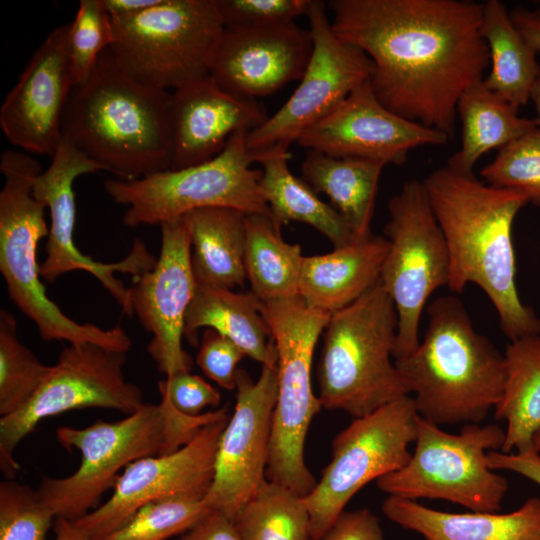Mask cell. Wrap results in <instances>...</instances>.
<instances>
[{
  "mask_svg": "<svg viewBox=\"0 0 540 540\" xmlns=\"http://www.w3.org/2000/svg\"><path fill=\"white\" fill-rule=\"evenodd\" d=\"M126 353L99 345L69 344L31 399L0 418V469L13 479L19 469L17 445L41 420L81 408L114 409L132 414L143 403L142 390L124 375Z\"/></svg>",
  "mask_w": 540,
  "mask_h": 540,
  "instance_id": "5bb4252c",
  "label": "cell"
},
{
  "mask_svg": "<svg viewBox=\"0 0 540 540\" xmlns=\"http://www.w3.org/2000/svg\"><path fill=\"white\" fill-rule=\"evenodd\" d=\"M319 540H386L378 518L369 509L343 511Z\"/></svg>",
  "mask_w": 540,
  "mask_h": 540,
  "instance_id": "7bdbcfd3",
  "label": "cell"
},
{
  "mask_svg": "<svg viewBox=\"0 0 540 540\" xmlns=\"http://www.w3.org/2000/svg\"><path fill=\"white\" fill-rule=\"evenodd\" d=\"M160 254L154 267L136 277L129 288L132 314L152 334L147 351L166 377L190 372L192 360L182 347L185 318L197 283L191 245L183 219L160 225Z\"/></svg>",
  "mask_w": 540,
  "mask_h": 540,
  "instance_id": "d6986e66",
  "label": "cell"
},
{
  "mask_svg": "<svg viewBox=\"0 0 540 540\" xmlns=\"http://www.w3.org/2000/svg\"><path fill=\"white\" fill-rule=\"evenodd\" d=\"M518 110L489 90L483 79L468 87L457 103L461 146L448 160L452 170L472 175L483 154L501 149L538 127L536 120L519 117Z\"/></svg>",
  "mask_w": 540,
  "mask_h": 540,
  "instance_id": "4dcf8cb0",
  "label": "cell"
},
{
  "mask_svg": "<svg viewBox=\"0 0 540 540\" xmlns=\"http://www.w3.org/2000/svg\"><path fill=\"white\" fill-rule=\"evenodd\" d=\"M397 325L395 305L379 280L331 314L318 368L322 408L359 418L410 394L391 360Z\"/></svg>",
  "mask_w": 540,
  "mask_h": 540,
  "instance_id": "8992f818",
  "label": "cell"
},
{
  "mask_svg": "<svg viewBox=\"0 0 540 540\" xmlns=\"http://www.w3.org/2000/svg\"><path fill=\"white\" fill-rule=\"evenodd\" d=\"M241 540H311L303 497L266 480L234 518Z\"/></svg>",
  "mask_w": 540,
  "mask_h": 540,
  "instance_id": "836d02e7",
  "label": "cell"
},
{
  "mask_svg": "<svg viewBox=\"0 0 540 540\" xmlns=\"http://www.w3.org/2000/svg\"><path fill=\"white\" fill-rule=\"evenodd\" d=\"M480 174L488 185L520 192L540 206V128L499 149Z\"/></svg>",
  "mask_w": 540,
  "mask_h": 540,
  "instance_id": "8d00e7d4",
  "label": "cell"
},
{
  "mask_svg": "<svg viewBox=\"0 0 540 540\" xmlns=\"http://www.w3.org/2000/svg\"><path fill=\"white\" fill-rule=\"evenodd\" d=\"M245 356L232 340L212 328L202 335L196 363L203 373L226 390L236 386L237 365Z\"/></svg>",
  "mask_w": 540,
  "mask_h": 540,
  "instance_id": "60d3db41",
  "label": "cell"
},
{
  "mask_svg": "<svg viewBox=\"0 0 540 540\" xmlns=\"http://www.w3.org/2000/svg\"><path fill=\"white\" fill-rule=\"evenodd\" d=\"M114 41L113 23L102 0H81L68 30V54L75 85L89 78L100 55Z\"/></svg>",
  "mask_w": 540,
  "mask_h": 540,
  "instance_id": "74e56055",
  "label": "cell"
},
{
  "mask_svg": "<svg viewBox=\"0 0 540 540\" xmlns=\"http://www.w3.org/2000/svg\"><path fill=\"white\" fill-rule=\"evenodd\" d=\"M247 133H234L220 154L198 165L133 180H105L106 193L115 203L126 206L123 224L161 225L209 207L271 217L261 192V170L251 168L257 162V153L248 149Z\"/></svg>",
  "mask_w": 540,
  "mask_h": 540,
  "instance_id": "ba28073f",
  "label": "cell"
},
{
  "mask_svg": "<svg viewBox=\"0 0 540 540\" xmlns=\"http://www.w3.org/2000/svg\"><path fill=\"white\" fill-rule=\"evenodd\" d=\"M335 34L372 62L370 85L395 114L450 138L461 94L482 80L489 50L482 4L466 0H332Z\"/></svg>",
  "mask_w": 540,
  "mask_h": 540,
  "instance_id": "6da1fadb",
  "label": "cell"
},
{
  "mask_svg": "<svg viewBox=\"0 0 540 540\" xmlns=\"http://www.w3.org/2000/svg\"><path fill=\"white\" fill-rule=\"evenodd\" d=\"M312 49L310 30L295 22L225 27L209 75L233 95L268 96L300 80Z\"/></svg>",
  "mask_w": 540,
  "mask_h": 540,
  "instance_id": "7402d4cb",
  "label": "cell"
},
{
  "mask_svg": "<svg viewBox=\"0 0 540 540\" xmlns=\"http://www.w3.org/2000/svg\"><path fill=\"white\" fill-rule=\"evenodd\" d=\"M388 250L385 236L370 234L329 253L304 256L299 296L330 314L347 307L379 280Z\"/></svg>",
  "mask_w": 540,
  "mask_h": 540,
  "instance_id": "d4e9b609",
  "label": "cell"
},
{
  "mask_svg": "<svg viewBox=\"0 0 540 540\" xmlns=\"http://www.w3.org/2000/svg\"><path fill=\"white\" fill-rule=\"evenodd\" d=\"M511 20L528 44L540 52V9L516 6L509 12Z\"/></svg>",
  "mask_w": 540,
  "mask_h": 540,
  "instance_id": "bcb514c9",
  "label": "cell"
},
{
  "mask_svg": "<svg viewBox=\"0 0 540 540\" xmlns=\"http://www.w3.org/2000/svg\"><path fill=\"white\" fill-rule=\"evenodd\" d=\"M99 171H105L104 167L89 159L62 135L49 166L34 179V197L49 209L51 220L46 242L47 256L40 264V275L46 282L52 283L66 273L86 271L101 282L124 313L131 315L129 289L116 277V273L138 277L152 269L157 259L139 239L134 241L123 260L114 263L93 260L80 252L74 242V181L83 174Z\"/></svg>",
  "mask_w": 540,
  "mask_h": 540,
  "instance_id": "2e32d148",
  "label": "cell"
},
{
  "mask_svg": "<svg viewBox=\"0 0 540 540\" xmlns=\"http://www.w3.org/2000/svg\"><path fill=\"white\" fill-rule=\"evenodd\" d=\"M418 413L413 397L403 396L353 421L332 441L331 460L303 497L311 540H319L366 484L401 469L416 440Z\"/></svg>",
  "mask_w": 540,
  "mask_h": 540,
  "instance_id": "7c38bea8",
  "label": "cell"
},
{
  "mask_svg": "<svg viewBox=\"0 0 540 540\" xmlns=\"http://www.w3.org/2000/svg\"><path fill=\"white\" fill-rule=\"evenodd\" d=\"M159 0H102L111 19H122L137 15L157 4Z\"/></svg>",
  "mask_w": 540,
  "mask_h": 540,
  "instance_id": "7dc6e473",
  "label": "cell"
},
{
  "mask_svg": "<svg viewBox=\"0 0 540 540\" xmlns=\"http://www.w3.org/2000/svg\"><path fill=\"white\" fill-rule=\"evenodd\" d=\"M306 16L313 41L309 62L284 105L247 133L246 145L253 152L289 147L370 79L371 60L335 34L323 1L311 0Z\"/></svg>",
  "mask_w": 540,
  "mask_h": 540,
  "instance_id": "9a60e30c",
  "label": "cell"
},
{
  "mask_svg": "<svg viewBox=\"0 0 540 540\" xmlns=\"http://www.w3.org/2000/svg\"><path fill=\"white\" fill-rule=\"evenodd\" d=\"M448 135L387 109L366 81L296 141L306 150L333 157L403 164L420 146L443 145Z\"/></svg>",
  "mask_w": 540,
  "mask_h": 540,
  "instance_id": "ffe728a7",
  "label": "cell"
},
{
  "mask_svg": "<svg viewBox=\"0 0 540 540\" xmlns=\"http://www.w3.org/2000/svg\"><path fill=\"white\" fill-rule=\"evenodd\" d=\"M59 444L81 454L78 469L65 478L43 477L38 493L55 517L75 521L94 509L113 487L121 469L160 455L166 438V417L159 404L144 403L124 419L96 421L85 428L59 427Z\"/></svg>",
  "mask_w": 540,
  "mask_h": 540,
  "instance_id": "4fadbf2b",
  "label": "cell"
},
{
  "mask_svg": "<svg viewBox=\"0 0 540 540\" xmlns=\"http://www.w3.org/2000/svg\"><path fill=\"white\" fill-rule=\"evenodd\" d=\"M504 439L496 424H466L451 434L418 415L413 454L377 487L403 499H443L472 512H498L508 483L488 466L487 453L501 450Z\"/></svg>",
  "mask_w": 540,
  "mask_h": 540,
  "instance_id": "30bf717a",
  "label": "cell"
},
{
  "mask_svg": "<svg viewBox=\"0 0 540 540\" xmlns=\"http://www.w3.org/2000/svg\"><path fill=\"white\" fill-rule=\"evenodd\" d=\"M53 527L55 532L53 540H93L78 528L74 521L64 517H56Z\"/></svg>",
  "mask_w": 540,
  "mask_h": 540,
  "instance_id": "c3c4849f",
  "label": "cell"
},
{
  "mask_svg": "<svg viewBox=\"0 0 540 540\" xmlns=\"http://www.w3.org/2000/svg\"><path fill=\"white\" fill-rule=\"evenodd\" d=\"M480 35L489 50L490 71L483 78L484 85L518 110L531 99L540 78L536 51L499 0L482 4Z\"/></svg>",
  "mask_w": 540,
  "mask_h": 540,
  "instance_id": "f546056e",
  "label": "cell"
},
{
  "mask_svg": "<svg viewBox=\"0 0 540 540\" xmlns=\"http://www.w3.org/2000/svg\"><path fill=\"white\" fill-rule=\"evenodd\" d=\"M277 353V399L273 411L266 477L301 497L317 480L305 461V441L322 408L312 387L316 344L331 314L309 307L298 295L261 301Z\"/></svg>",
  "mask_w": 540,
  "mask_h": 540,
  "instance_id": "52a82bcc",
  "label": "cell"
},
{
  "mask_svg": "<svg viewBox=\"0 0 540 540\" xmlns=\"http://www.w3.org/2000/svg\"><path fill=\"white\" fill-rule=\"evenodd\" d=\"M109 47L132 79L168 91L210 73L225 29L216 0H159L149 9L111 19Z\"/></svg>",
  "mask_w": 540,
  "mask_h": 540,
  "instance_id": "9c48e42d",
  "label": "cell"
},
{
  "mask_svg": "<svg viewBox=\"0 0 540 540\" xmlns=\"http://www.w3.org/2000/svg\"><path fill=\"white\" fill-rule=\"evenodd\" d=\"M487 463L493 470L512 471L540 485V455L535 446L515 454L489 451Z\"/></svg>",
  "mask_w": 540,
  "mask_h": 540,
  "instance_id": "ee69618b",
  "label": "cell"
},
{
  "mask_svg": "<svg viewBox=\"0 0 540 540\" xmlns=\"http://www.w3.org/2000/svg\"><path fill=\"white\" fill-rule=\"evenodd\" d=\"M382 163L333 157L307 150L301 164L302 179L325 194L357 238L369 236Z\"/></svg>",
  "mask_w": 540,
  "mask_h": 540,
  "instance_id": "f1b7e54d",
  "label": "cell"
},
{
  "mask_svg": "<svg viewBox=\"0 0 540 540\" xmlns=\"http://www.w3.org/2000/svg\"><path fill=\"white\" fill-rule=\"evenodd\" d=\"M530 100H532L535 105L537 112V118L535 120L538 128H540V78L533 87Z\"/></svg>",
  "mask_w": 540,
  "mask_h": 540,
  "instance_id": "681fc988",
  "label": "cell"
},
{
  "mask_svg": "<svg viewBox=\"0 0 540 540\" xmlns=\"http://www.w3.org/2000/svg\"><path fill=\"white\" fill-rule=\"evenodd\" d=\"M235 389L234 411L221 434L213 481L204 497L210 510L232 520L267 480L277 367L262 366L256 381L238 368Z\"/></svg>",
  "mask_w": 540,
  "mask_h": 540,
  "instance_id": "e0dca14e",
  "label": "cell"
},
{
  "mask_svg": "<svg viewBox=\"0 0 540 540\" xmlns=\"http://www.w3.org/2000/svg\"><path fill=\"white\" fill-rule=\"evenodd\" d=\"M178 540H241L234 520L225 514L210 510Z\"/></svg>",
  "mask_w": 540,
  "mask_h": 540,
  "instance_id": "f6af8a7d",
  "label": "cell"
},
{
  "mask_svg": "<svg viewBox=\"0 0 540 540\" xmlns=\"http://www.w3.org/2000/svg\"><path fill=\"white\" fill-rule=\"evenodd\" d=\"M257 153L261 164L260 187L271 218L278 225L308 224L339 248L358 239L343 216L289 169L288 147L275 146Z\"/></svg>",
  "mask_w": 540,
  "mask_h": 540,
  "instance_id": "83f0119b",
  "label": "cell"
},
{
  "mask_svg": "<svg viewBox=\"0 0 540 540\" xmlns=\"http://www.w3.org/2000/svg\"><path fill=\"white\" fill-rule=\"evenodd\" d=\"M230 414L206 426L179 450L138 459L117 477L110 498L74 521L93 540H101L140 507L172 497L204 499L214 477L221 434Z\"/></svg>",
  "mask_w": 540,
  "mask_h": 540,
  "instance_id": "ac0fdd59",
  "label": "cell"
},
{
  "mask_svg": "<svg viewBox=\"0 0 540 540\" xmlns=\"http://www.w3.org/2000/svg\"><path fill=\"white\" fill-rule=\"evenodd\" d=\"M168 111L170 170L211 160L234 133L250 132L269 117L261 103L224 91L210 75L173 90Z\"/></svg>",
  "mask_w": 540,
  "mask_h": 540,
  "instance_id": "603a6c76",
  "label": "cell"
},
{
  "mask_svg": "<svg viewBox=\"0 0 540 540\" xmlns=\"http://www.w3.org/2000/svg\"><path fill=\"white\" fill-rule=\"evenodd\" d=\"M209 511L204 499L172 497L155 500L140 507L101 540H167L188 531Z\"/></svg>",
  "mask_w": 540,
  "mask_h": 540,
  "instance_id": "d590c367",
  "label": "cell"
},
{
  "mask_svg": "<svg viewBox=\"0 0 540 540\" xmlns=\"http://www.w3.org/2000/svg\"><path fill=\"white\" fill-rule=\"evenodd\" d=\"M161 396L166 397L180 412L199 415L207 407H217L221 395L217 389L198 375L178 372L159 381Z\"/></svg>",
  "mask_w": 540,
  "mask_h": 540,
  "instance_id": "b9f144b4",
  "label": "cell"
},
{
  "mask_svg": "<svg viewBox=\"0 0 540 540\" xmlns=\"http://www.w3.org/2000/svg\"><path fill=\"white\" fill-rule=\"evenodd\" d=\"M191 245L197 285L233 290L247 279L244 257L246 213L228 207L190 211L181 217Z\"/></svg>",
  "mask_w": 540,
  "mask_h": 540,
  "instance_id": "484cf974",
  "label": "cell"
},
{
  "mask_svg": "<svg viewBox=\"0 0 540 540\" xmlns=\"http://www.w3.org/2000/svg\"><path fill=\"white\" fill-rule=\"evenodd\" d=\"M427 314L423 340L395 366L420 417L438 426L478 424L501 398L505 357L474 329L457 297L436 298Z\"/></svg>",
  "mask_w": 540,
  "mask_h": 540,
  "instance_id": "277c9868",
  "label": "cell"
},
{
  "mask_svg": "<svg viewBox=\"0 0 540 540\" xmlns=\"http://www.w3.org/2000/svg\"><path fill=\"white\" fill-rule=\"evenodd\" d=\"M381 508L390 521L425 540H540L537 497L509 513L445 512L394 496H388Z\"/></svg>",
  "mask_w": 540,
  "mask_h": 540,
  "instance_id": "cb8c5ba5",
  "label": "cell"
},
{
  "mask_svg": "<svg viewBox=\"0 0 540 540\" xmlns=\"http://www.w3.org/2000/svg\"><path fill=\"white\" fill-rule=\"evenodd\" d=\"M388 211L384 236L389 250L379 281L397 313L395 360L418 347L422 311L435 290L448 286L450 259L422 181L404 183L390 199Z\"/></svg>",
  "mask_w": 540,
  "mask_h": 540,
  "instance_id": "8fae6325",
  "label": "cell"
},
{
  "mask_svg": "<svg viewBox=\"0 0 540 540\" xmlns=\"http://www.w3.org/2000/svg\"><path fill=\"white\" fill-rule=\"evenodd\" d=\"M422 183L448 248L447 287L461 293L469 283L479 286L511 341L540 335V319L522 303L515 282L512 227L519 210L529 203L527 197L447 165L430 172Z\"/></svg>",
  "mask_w": 540,
  "mask_h": 540,
  "instance_id": "7a4b0ae2",
  "label": "cell"
},
{
  "mask_svg": "<svg viewBox=\"0 0 540 540\" xmlns=\"http://www.w3.org/2000/svg\"><path fill=\"white\" fill-rule=\"evenodd\" d=\"M533 444L536 449L540 452V431L535 435Z\"/></svg>",
  "mask_w": 540,
  "mask_h": 540,
  "instance_id": "f907efd6",
  "label": "cell"
},
{
  "mask_svg": "<svg viewBox=\"0 0 540 540\" xmlns=\"http://www.w3.org/2000/svg\"><path fill=\"white\" fill-rule=\"evenodd\" d=\"M506 379L495 406V418L507 423L501 452L533 447L540 431V335L523 337L507 346Z\"/></svg>",
  "mask_w": 540,
  "mask_h": 540,
  "instance_id": "1f68e13d",
  "label": "cell"
},
{
  "mask_svg": "<svg viewBox=\"0 0 540 540\" xmlns=\"http://www.w3.org/2000/svg\"><path fill=\"white\" fill-rule=\"evenodd\" d=\"M202 327L226 336L262 366H276L275 343L261 312V300L252 292L197 285L184 330L192 345L197 343V331Z\"/></svg>",
  "mask_w": 540,
  "mask_h": 540,
  "instance_id": "4316f807",
  "label": "cell"
},
{
  "mask_svg": "<svg viewBox=\"0 0 540 540\" xmlns=\"http://www.w3.org/2000/svg\"><path fill=\"white\" fill-rule=\"evenodd\" d=\"M280 228L268 215L246 214V277L263 302L299 295L304 256L299 244L282 238Z\"/></svg>",
  "mask_w": 540,
  "mask_h": 540,
  "instance_id": "d6a6232c",
  "label": "cell"
},
{
  "mask_svg": "<svg viewBox=\"0 0 540 540\" xmlns=\"http://www.w3.org/2000/svg\"><path fill=\"white\" fill-rule=\"evenodd\" d=\"M51 366L44 365L17 336L15 317L0 310V415L8 416L34 395Z\"/></svg>",
  "mask_w": 540,
  "mask_h": 540,
  "instance_id": "e575fe53",
  "label": "cell"
},
{
  "mask_svg": "<svg viewBox=\"0 0 540 540\" xmlns=\"http://www.w3.org/2000/svg\"><path fill=\"white\" fill-rule=\"evenodd\" d=\"M311 0H216L224 27L269 26L307 14Z\"/></svg>",
  "mask_w": 540,
  "mask_h": 540,
  "instance_id": "ab89813d",
  "label": "cell"
},
{
  "mask_svg": "<svg viewBox=\"0 0 540 540\" xmlns=\"http://www.w3.org/2000/svg\"><path fill=\"white\" fill-rule=\"evenodd\" d=\"M170 92L128 76L110 49L89 78L75 85L62 118V135L121 180L171 167Z\"/></svg>",
  "mask_w": 540,
  "mask_h": 540,
  "instance_id": "3957f363",
  "label": "cell"
},
{
  "mask_svg": "<svg viewBox=\"0 0 540 540\" xmlns=\"http://www.w3.org/2000/svg\"><path fill=\"white\" fill-rule=\"evenodd\" d=\"M69 23L53 29L37 48L0 108V127L15 147L52 156L75 86L68 54Z\"/></svg>",
  "mask_w": 540,
  "mask_h": 540,
  "instance_id": "44dd1931",
  "label": "cell"
},
{
  "mask_svg": "<svg viewBox=\"0 0 540 540\" xmlns=\"http://www.w3.org/2000/svg\"><path fill=\"white\" fill-rule=\"evenodd\" d=\"M4 184L0 191V272L9 297L31 319L43 341L91 343L126 353L132 340L117 325L102 329L94 324H80L65 315L47 296L40 280L37 248L48 237L44 218L46 206L33 194V182L42 172L40 163L28 153L14 149L0 158Z\"/></svg>",
  "mask_w": 540,
  "mask_h": 540,
  "instance_id": "5b68a950",
  "label": "cell"
},
{
  "mask_svg": "<svg viewBox=\"0 0 540 540\" xmlns=\"http://www.w3.org/2000/svg\"><path fill=\"white\" fill-rule=\"evenodd\" d=\"M55 518L37 490L13 479L0 483V540H45Z\"/></svg>",
  "mask_w": 540,
  "mask_h": 540,
  "instance_id": "f35d334b",
  "label": "cell"
}]
</instances>
